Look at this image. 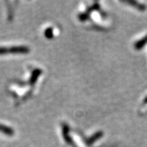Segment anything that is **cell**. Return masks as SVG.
I'll list each match as a JSON object with an SVG mask.
<instances>
[{
  "label": "cell",
  "instance_id": "cell-1",
  "mask_svg": "<svg viewBox=\"0 0 147 147\" xmlns=\"http://www.w3.org/2000/svg\"><path fill=\"white\" fill-rule=\"evenodd\" d=\"M29 51V47L26 46H17L11 47L8 48V53H26Z\"/></svg>",
  "mask_w": 147,
  "mask_h": 147
},
{
  "label": "cell",
  "instance_id": "cell-2",
  "mask_svg": "<svg viewBox=\"0 0 147 147\" xmlns=\"http://www.w3.org/2000/svg\"><path fill=\"white\" fill-rule=\"evenodd\" d=\"M0 131L8 136L14 135V130L12 129L11 128H10L8 126H6L2 124H0Z\"/></svg>",
  "mask_w": 147,
  "mask_h": 147
},
{
  "label": "cell",
  "instance_id": "cell-3",
  "mask_svg": "<svg viewBox=\"0 0 147 147\" xmlns=\"http://www.w3.org/2000/svg\"><path fill=\"white\" fill-rule=\"evenodd\" d=\"M146 44H147V35H146V36L144 37V38H143L141 40H140V41H138V42L136 43L134 47H135V48L137 49V50H140V49H141L142 47H143L145 45H146Z\"/></svg>",
  "mask_w": 147,
  "mask_h": 147
},
{
  "label": "cell",
  "instance_id": "cell-4",
  "mask_svg": "<svg viewBox=\"0 0 147 147\" xmlns=\"http://www.w3.org/2000/svg\"><path fill=\"white\" fill-rule=\"evenodd\" d=\"M63 136H64V138L66 141L71 145H73L71 139L70 138L69 135H68V128L67 127V125H64V127H63Z\"/></svg>",
  "mask_w": 147,
  "mask_h": 147
},
{
  "label": "cell",
  "instance_id": "cell-5",
  "mask_svg": "<svg viewBox=\"0 0 147 147\" xmlns=\"http://www.w3.org/2000/svg\"><path fill=\"white\" fill-rule=\"evenodd\" d=\"M41 70L36 69L34 71V72H33L32 74V78H31V80H30V81H31V83H34L35 81H36L37 78L41 74Z\"/></svg>",
  "mask_w": 147,
  "mask_h": 147
},
{
  "label": "cell",
  "instance_id": "cell-6",
  "mask_svg": "<svg viewBox=\"0 0 147 147\" xmlns=\"http://www.w3.org/2000/svg\"><path fill=\"white\" fill-rule=\"evenodd\" d=\"M102 132H98V133H96L95 134V135L93 136L92 138H90V139L89 140V143H93V142H95L96 140L99 139V138H101V136H102Z\"/></svg>",
  "mask_w": 147,
  "mask_h": 147
},
{
  "label": "cell",
  "instance_id": "cell-7",
  "mask_svg": "<svg viewBox=\"0 0 147 147\" xmlns=\"http://www.w3.org/2000/svg\"><path fill=\"white\" fill-rule=\"evenodd\" d=\"M129 3L132 4L133 5H134L135 7L138 8L140 10H145L146 9V6L144 5H142V4H140L138 2H129Z\"/></svg>",
  "mask_w": 147,
  "mask_h": 147
},
{
  "label": "cell",
  "instance_id": "cell-8",
  "mask_svg": "<svg viewBox=\"0 0 147 147\" xmlns=\"http://www.w3.org/2000/svg\"><path fill=\"white\" fill-rule=\"evenodd\" d=\"M45 35H46L47 38H52L53 37L52 28H48V29H47L46 31H45Z\"/></svg>",
  "mask_w": 147,
  "mask_h": 147
},
{
  "label": "cell",
  "instance_id": "cell-9",
  "mask_svg": "<svg viewBox=\"0 0 147 147\" xmlns=\"http://www.w3.org/2000/svg\"><path fill=\"white\" fill-rule=\"evenodd\" d=\"M8 53V47H0V55L6 54Z\"/></svg>",
  "mask_w": 147,
  "mask_h": 147
}]
</instances>
